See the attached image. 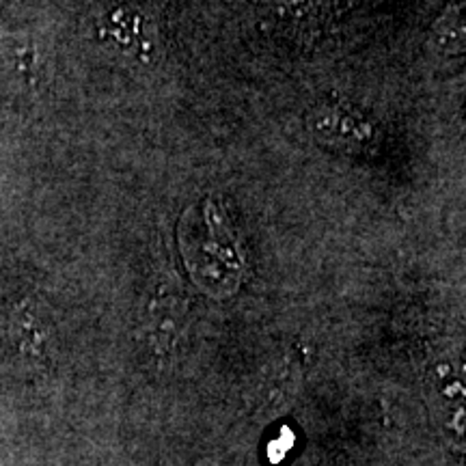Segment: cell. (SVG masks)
<instances>
[{
    "instance_id": "6da1fadb",
    "label": "cell",
    "mask_w": 466,
    "mask_h": 466,
    "mask_svg": "<svg viewBox=\"0 0 466 466\" xmlns=\"http://www.w3.org/2000/svg\"><path fill=\"white\" fill-rule=\"evenodd\" d=\"M184 318V307L179 305V300L171 294H162L160 299H156L149 307V326L154 341L160 348H168L175 341V337L179 335V326H182Z\"/></svg>"
},
{
    "instance_id": "7a4b0ae2",
    "label": "cell",
    "mask_w": 466,
    "mask_h": 466,
    "mask_svg": "<svg viewBox=\"0 0 466 466\" xmlns=\"http://www.w3.org/2000/svg\"><path fill=\"white\" fill-rule=\"evenodd\" d=\"M14 335L17 346L26 357H42L44 352V330L39 329L37 318L28 309H20L14 318Z\"/></svg>"
},
{
    "instance_id": "3957f363",
    "label": "cell",
    "mask_w": 466,
    "mask_h": 466,
    "mask_svg": "<svg viewBox=\"0 0 466 466\" xmlns=\"http://www.w3.org/2000/svg\"><path fill=\"white\" fill-rule=\"evenodd\" d=\"M464 44V28H462V14L456 9L447 11L441 17L439 25L434 28V46L442 55H456L462 50Z\"/></svg>"
},
{
    "instance_id": "277c9868",
    "label": "cell",
    "mask_w": 466,
    "mask_h": 466,
    "mask_svg": "<svg viewBox=\"0 0 466 466\" xmlns=\"http://www.w3.org/2000/svg\"><path fill=\"white\" fill-rule=\"evenodd\" d=\"M309 3H311V0H277V5H279V7H283L285 11H288V9H291V7H302V9H305V7H309Z\"/></svg>"
}]
</instances>
